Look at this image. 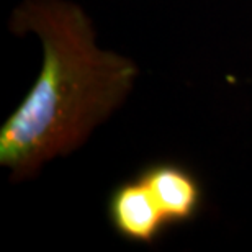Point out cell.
Here are the masks:
<instances>
[{"label": "cell", "mask_w": 252, "mask_h": 252, "mask_svg": "<svg viewBox=\"0 0 252 252\" xmlns=\"http://www.w3.org/2000/svg\"><path fill=\"white\" fill-rule=\"evenodd\" d=\"M8 30L41 44L36 79L0 126V165L12 184H25L87 144L128 102L141 69L98 43L94 20L74 0H20Z\"/></svg>", "instance_id": "obj_1"}, {"label": "cell", "mask_w": 252, "mask_h": 252, "mask_svg": "<svg viewBox=\"0 0 252 252\" xmlns=\"http://www.w3.org/2000/svg\"><path fill=\"white\" fill-rule=\"evenodd\" d=\"M139 177L148 185L167 224L189 223L201 206L198 179L179 164L159 162L148 165Z\"/></svg>", "instance_id": "obj_3"}, {"label": "cell", "mask_w": 252, "mask_h": 252, "mask_svg": "<svg viewBox=\"0 0 252 252\" xmlns=\"http://www.w3.org/2000/svg\"><path fill=\"white\" fill-rule=\"evenodd\" d=\"M107 210L112 228L133 243L153 244L167 226L149 187L139 175L112 191Z\"/></svg>", "instance_id": "obj_2"}]
</instances>
